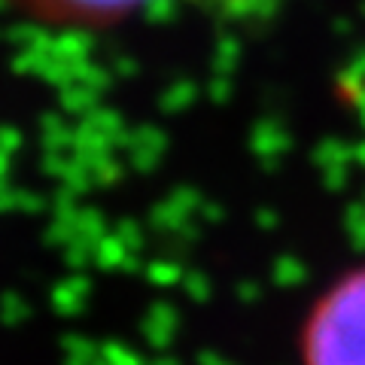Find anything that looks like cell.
Returning <instances> with one entry per match:
<instances>
[{"instance_id": "cell-1", "label": "cell", "mask_w": 365, "mask_h": 365, "mask_svg": "<svg viewBox=\"0 0 365 365\" xmlns=\"http://www.w3.org/2000/svg\"><path fill=\"white\" fill-rule=\"evenodd\" d=\"M295 365H365V262L341 268L307 302Z\"/></svg>"}, {"instance_id": "cell-2", "label": "cell", "mask_w": 365, "mask_h": 365, "mask_svg": "<svg viewBox=\"0 0 365 365\" xmlns=\"http://www.w3.org/2000/svg\"><path fill=\"white\" fill-rule=\"evenodd\" d=\"M158 0H0V9L31 28L67 37H101L146 16Z\"/></svg>"}]
</instances>
